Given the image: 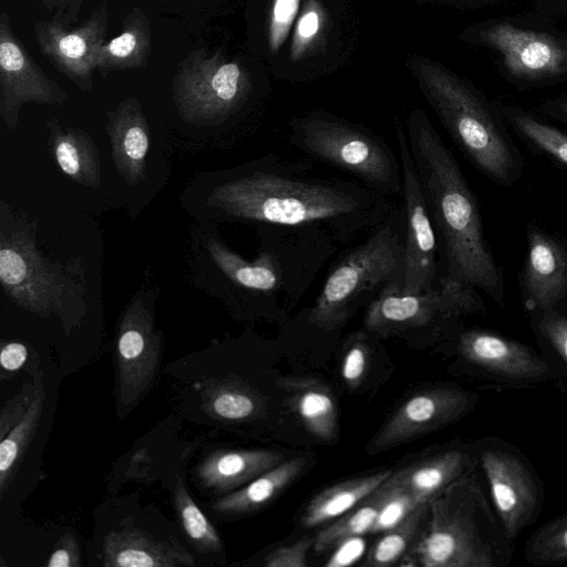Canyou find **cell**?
<instances>
[{
    "mask_svg": "<svg viewBox=\"0 0 567 567\" xmlns=\"http://www.w3.org/2000/svg\"><path fill=\"white\" fill-rule=\"evenodd\" d=\"M312 164L269 153L219 184L209 202L231 219L319 230L338 245L368 234L396 205L354 179L318 175Z\"/></svg>",
    "mask_w": 567,
    "mask_h": 567,
    "instance_id": "obj_1",
    "label": "cell"
},
{
    "mask_svg": "<svg viewBox=\"0 0 567 567\" xmlns=\"http://www.w3.org/2000/svg\"><path fill=\"white\" fill-rule=\"evenodd\" d=\"M403 125L439 238L441 278L481 289L504 307L503 271L486 244L476 198L456 158L422 110L410 112Z\"/></svg>",
    "mask_w": 567,
    "mask_h": 567,
    "instance_id": "obj_2",
    "label": "cell"
},
{
    "mask_svg": "<svg viewBox=\"0 0 567 567\" xmlns=\"http://www.w3.org/2000/svg\"><path fill=\"white\" fill-rule=\"evenodd\" d=\"M259 249L246 260L210 239L208 251L220 272L257 313L280 317L310 289L338 244L319 230L258 226Z\"/></svg>",
    "mask_w": 567,
    "mask_h": 567,
    "instance_id": "obj_3",
    "label": "cell"
},
{
    "mask_svg": "<svg viewBox=\"0 0 567 567\" xmlns=\"http://www.w3.org/2000/svg\"><path fill=\"white\" fill-rule=\"evenodd\" d=\"M477 465L430 502L425 525L401 559L404 566L507 567L514 543L487 499Z\"/></svg>",
    "mask_w": 567,
    "mask_h": 567,
    "instance_id": "obj_4",
    "label": "cell"
},
{
    "mask_svg": "<svg viewBox=\"0 0 567 567\" xmlns=\"http://www.w3.org/2000/svg\"><path fill=\"white\" fill-rule=\"evenodd\" d=\"M409 64L427 103L472 164L498 185L514 184L523 169L522 157L488 103L431 59L413 56Z\"/></svg>",
    "mask_w": 567,
    "mask_h": 567,
    "instance_id": "obj_5",
    "label": "cell"
},
{
    "mask_svg": "<svg viewBox=\"0 0 567 567\" xmlns=\"http://www.w3.org/2000/svg\"><path fill=\"white\" fill-rule=\"evenodd\" d=\"M403 239V209L395 205L361 243L334 260L315 301L302 310L303 326L334 333L390 284L401 287Z\"/></svg>",
    "mask_w": 567,
    "mask_h": 567,
    "instance_id": "obj_6",
    "label": "cell"
},
{
    "mask_svg": "<svg viewBox=\"0 0 567 567\" xmlns=\"http://www.w3.org/2000/svg\"><path fill=\"white\" fill-rule=\"evenodd\" d=\"M288 127L290 145L307 158L351 175L381 195H401L399 153L371 130L322 111L295 117Z\"/></svg>",
    "mask_w": 567,
    "mask_h": 567,
    "instance_id": "obj_7",
    "label": "cell"
},
{
    "mask_svg": "<svg viewBox=\"0 0 567 567\" xmlns=\"http://www.w3.org/2000/svg\"><path fill=\"white\" fill-rule=\"evenodd\" d=\"M486 311L475 288L441 278L424 291L404 292L390 284L365 308L363 329L375 336L435 334L462 318Z\"/></svg>",
    "mask_w": 567,
    "mask_h": 567,
    "instance_id": "obj_8",
    "label": "cell"
},
{
    "mask_svg": "<svg viewBox=\"0 0 567 567\" xmlns=\"http://www.w3.org/2000/svg\"><path fill=\"white\" fill-rule=\"evenodd\" d=\"M172 85L176 109L185 121L217 124L244 106L251 82L238 62L220 51L198 49L177 66Z\"/></svg>",
    "mask_w": 567,
    "mask_h": 567,
    "instance_id": "obj_9",
    "label": "cell"
},
{
    "mask_svg": "<svg viewBox=\"0 0 567 567\" xmlns=\"http://www.w3.org/2000/svg\"><path fill=\"white\" fill-rule=\"evenodd\" d=\"M494 511L511 542L536 522L544 503L542 480L515 445L499 437L480 440L475 447Z\"/></svg>",
    "mask_w": 567,
    "mask_h": 567,
    "instance_id": "obj_10",
    "label": "cell"
},
{
    "mask_svg": "<svg viewBox=\"0 0 567 567\" xmlns=\"http://www.w3.org/2000/svg\"><path fill=\"white\" fill-rule=\"evenodd\" d=\"M395 136L402 167L400 196L404 215L400 289L404 292H420L435 287L441 280L440 244L411 155L404 125L400 121L395 123Z\"/></svg>",
    "mask_w": 567,
    "mask_h": 567,
    "instance_id": "obj_11",
    "label": "cell"
},
{
    "mask_svg": "<svg viewBox=\"0 0 567 567\" xmlns=\"http://www.w3.org/2000/svg\"><path fill=\"white\" fill-rule=\"evenodd\" d=\"M455 349L458 358L492 386L522 389L557 382L553 367L542 353L488 329L460 331Z\"/></svg>",
    "mask_w": 567,
    "mask_h": 567,
    "instance_id": "obj_12",
    "label": "cell"
},
{
    "mask_svg": "<svg viewBox=\"0 0 567 567\" xmlns=\"http://www.w3.org/2000/svg\"><path fill=\"white\" fill-rule=\"evenodd\" d=\"M109 29V1L103 0L79 27H65L50 19L33 25L41 54L80 90L93 87L99 50Z\"/></svg>",
    "mask_w": 567,
    "mask_h": 567,
    "instance_id": "obj_13",
    "label": "cell"
},
{
    "mask_svg": "<svg viewBox=\"0 0 567 567\" xmlns=\"http://www.w3.org/2000/svg\"><path fill=\"white\" fill-rule=\"evenodd\" d=\"M68 93L32 59L14 34L9 16L0 14V113L10 130L18 124L23 105H63Z\"/></svg>",
    "mask_w": 567,
    "mask_h": 567,
    "instance_id": "obj_14",
    "label": "cell"
},
{
    "mask_svg": "<svg viewBox=\"0 0 567 567\" xmlns=\"http://www.w3.org/2000/svg\"><path fill=\"white\" fill-rule=\"evenodd\" d=\"M478 396L460 388H434L409 398L372 437L368 452L380 453L446 426L468 413Z\"/></svg>",
    "mask_w": 567,
    "mask_h": 567,
    "instance_id": "obj_15",
    "label": "cell"
},
{
    "mask_svg": "<svg viewBox=\"0 0 567 567\" xmlns=\"http://www.w3.org/2000/svg\"><path fill=\"white\" fill-rule=\"evenodd\" d=\"M0 279L7 293L19 305L40 313H49L59 303L64 280L22 234L6 237L0 249Z\"/></svg>",
    "mask_w": 567,
    "mask_h": 567,
    "instance_id": "obj_16",
    "label": "cell"
},
{
    "mask_svg": "<svg viewBox=\"0 0 567 567\" xmlns=\"http://www.w3.org/2000/svg\"><path fill=\"white\" fill-rule=\"evenodd\" d=\"M161 355L159 337L152 318L141 306L131 307L123 318L116 341L118 406H134L151 386Z\"/></svg>",
    "mask_w": 567,
    "mask_h": 567,
    "instance_id": "obj_17",
    "label": "cell"
},
{
    "mask_svg": "<svg viewBox=\"0 0 567 567\" xmlns=\"http://www.w3.org/2000/svg\"><path fill=\"white\" fill-rule=\"evenodd\" d=\"M482 39L499 52L504 65L517 79H546L567 69V47L550 34L504 22L484 30Z\"/></svg>",
    "mask_w": 567,
    "mask_h": 567,
    "instance_id": "obj_18",
    "label": "cell"
},
{
    "mask_svg": "<svg viewBox=\"0 0 567 567\" xmlns=\"http://www.w3.org/2000/svg\"><path fill=\"white\" fill-rule=\"evenodd\" d=\"M522 282L530 312L560 308L567 301V248L535 225L527 233Z\"/></svg>",
    "mask_w": 567,
    "mask_h": 567,
    "instance_id": "obj_19",
    "label": "cell"
},
{
    "mask_svg": "<svg viewBox=\"0 0 567 567\" xmlns=\"http://www.w3.org/2000/svg\"><path fill=\"white\" fill-rule=\"evenodd\" d=\"M102 565L109 567H190L194 557L174 540L154 537L140 528L112 532L102 547Z\"/></svg>",
    "mask_w": 567,
    "mask_h": 567,
    "instance_id": "obj_20",
    "label": "cell"
},
{
    "mask_svg": "<svg viewBox=\"0 0 567 567\" xmlns=\"http://www.w3.org/2000/svg\"><path fill=\"white\" fill-rule=\"evenodd\" d=\"M284 461L271 450H221L208 454L197 466L203 487L226 492L240 487Z\"/></svg>",
    "mask_w": 567,
    "mask_h": 567,
    "instance_id": "obj_21",
    "label": "cell"
},
{
    "mask_svg": "<svg viewBox=\"0 0 567 567\" xmlns=\"http://www.w3.org/2000/svg\"><path fill=\"white\" fill-rule=\"evenodd\" d=\"M477 465L474 450L451 449L421 463L393 472L386 483L430 502L452 482Z\"/></svg>",
    "mask_w": 567,
    "mask_h": 567,
    "instance_id": "obj_22",
    "label": "cell"
},
{
    "mask_svg": "<svg viewBox=\"0 0 567 567\" xmlns=\"http://www.w3.org/2000/svg\"><path fill=\"white\" fill-rule=\"evenodd\" d=\"M109 132L118 169L126 179L138 182L143 177L150 137L147 122L136 99L127 97L110 112Z\"/></svg>",
    "mask_w": 567,
    "mask_h": 567,
    "instance_id": "obj_23",
    "label": "cell"
},
{
    "mask_svg": "<svg viewBox=\"0 0 567 567\" xmlns=\"http://www.w3.org/2000/svg\"><path fill=\"white\" fill-rule=\"evenodd\" d=\"M151 50L150 19L141 8L135 7L123 18L120 33L102 43L96 71L105 76L111 72L144 69L148 64Z\"/></svg>",
    "mask_w": 567,
    "mask_h": 567,
    "instance_id": "obj_24",
    "label": "cell"
},
{
    "mask_svg": "<svg viewBox=\"0 0 567 567\" xmlns=\"http://www.w3.org/2000/svg\"><path fill=\"white\" fill-rule=\"evenodd\" d=\"M277 384L290 393V404L306 429L321 441L338 434V413L331 391L309 378H286Z\"/></svg>",
    "mask_w": 567,
    "mask_h": 567,
    "instance_id": "obj_25",
    "label": "cell"
},
{
    "mask_svg": "<svg viewBox=\"0 0 567 567\" xmlns=\"http://www.w3.org/2000/svg\"><path fill=\"white\" fill-rule=\"evenodd\" d=\"M307 463L306 456L282 461L241 488L217 499L212 508L217 513L229 515L256 511L290 485L301 474Z\"/></svg>",
    "mask_w": 567,
    "mask_h": 567,
    "instance_id": "obj_26",
    "label": "cell"
},
{
    "mask_svg": "<svg viewBox=\"0 0 567 567\" xmlns=\"http://www.w3.org/2000/svg\"><path fill=\"white\" fill-rule=\"evenodd\" d=\"M390 470L347 480L312 497L302 512V527L311 528L348 513L379 488L392 474Z\"/></svg>",
    "mask_w": 567,
    "mask_h": 567,
    "instance_id": "obj_27",
    "label": "cell"
},
{
    "mask_svg": "<svg viewBox=\"0 0 567 567\" xmlns=\"http://www.w3.org/2000/svg\"><path fill=\"white\" fill-rule=\"evenodd\" d=\"M34 396L32 403L22 417L0 443V492L4 493L12 472L28 447L41 417L45 391L42 383L41 371L34 373Z\"/></svg>",
    "mask_w": 567,
    "mask_h": 567,
    "instance_id": "obj_28",
    "label": "cell"
},
{
    "mask_svg": "<svg viewBox=\"0 0 567 567\" xmlns=\"http://www.w3.org/2000/svg\"><path fill=\"white\" fill-rule=\"evenodd\" d=\"M430 502L423 503L400 524L382 533V536L371 546L363 564L383 567L401 560L415 543L425 525Z\"/></svg>",
    "mask_w": 567,
    "mask_h": 567,
    "instance_id": "obj_29",
    "label": "cell"
},
{
    "mask_svg": "<svg viewBox=\"0 0 567 567\" xmlns=\"http://www.w3.org/2000/svg\"><path fill=\"white\" fill-rule=\"evenodd\" d=\"M532 329L557 382L567 386V308L532 312Z\"/></svg>",
    "mask_w": 567,
    "mask_h": 567,
    "instance_id": "obj_30",
    "label": "cell"
},
{
    "mask_svg": "<svg viewBox=\"0 0 567 567\" xmlns=\"http://www.w3.org/2000/svg\"><path fill=\"white\" fill-rule=\"evenodd\" d=\"M204 408L220 420L245 421L261 412L262 401L237 381H219L206 389Z\"/></svg>",
    "mask_w": 567,
    "mask_h": 567,
    "instance_id": "obj_31",
    "label": "cell"
},
{
    "mask_svg": "<svg viewBox=\"0 0 567 567\" xmlns=\"http://www.w3.org/2000/svg\"><path fill=\"white\" fill-rule=\"evenodd\" d=\"M54 142V156L63 173L87 185L99 183V162L84 133L58 128Z\"/></svg>",
    "mask_w": 567,
    "mask_h": 567,
    "instance_id": "obj_32",
    "label": "cell"
},
{
    "mask_svg": "<svg viewBox=\"0 0 567 567\" xmlns=\"http://www.w3.org/2000/svg\"><path fill=\"white\" fill-rule=\"evenodd\" d=\"M383 498L384 492L380 486L351 511L341 515L333 524L321 529L315 537L316 551H324L348 538L370 533Z\"/></svg>",
    "mask_w": 567,
    "mask_h": 567,
    "instance_id": "obj_33",
    "label": "cell"
},
{
    "mask_svg": "<svg viewBox=\"0 0 567 567\" xmlns=\"http://www.w3.org/2000/svg\"><path fill=\"white\" fill-rule=\"evenodd\" d=\"M523 555L525 560L535 567L567 563V513L537 528L526 540Z\"/></svg>",
    "mask_w": 567,
    "mask_h": 567,
    "instance_id": "obj_34",
    "label": "cell"
},
{
    "mask_svg": "<svg viewBox=\"0 0 567 567\" xmlns=\"http://www.w3.org/2000/svg\"><path fill=\"white\" fill-rule=\"evenodd\" d=\"M174 504L185 535L199 551L219 553L223 549L220 537L188 494L183 482L176 484Z\"/></svg>",
    "mask_w": 567,
    "mask_h": 567,
    "instance_id": "obj_35",
    "label": "cell"
},
{
    "mask_svg": "<svg viewBox=\"0 0 567 567\" xmlns=\"http://www.w3.org/2000/svg\"><path fill=\"white\" fill-rule=\"evenodd\" d=\"M507 117L530 145L567 166V134L524 112L509 111Z\"/></svg>",
    "mask_w": 567,
    "mask_h": 567,
    "instance_id": "obj_36",
    "label": "cell"
},
{
    "mask_svg": "<svg viewBox=\"0 0 567 567\" xmlns=\"http://www.w3.org/2000/svg\"><path fill=\"white\" fill-rule=\"evenodd\" d=\"M381 487L384 498L370 530L371 534L384 533L393 528L415 508L426 503L406 489L388 484L386 481Z\"/></svg>",
    "mask_w": 567,
    "mask_h": 567,
    "instance_id": "obj_37",
    "label": "cell"
},
{
    "mask_svg": "<svg viewBox=\"0 0 567 567\" xmlns=\"http://www.w3.org/2000/svg\"><path fill=\"white\" fill-rule=\"evenodd\" d=\"M326 23V11L319 0H307L295 24L290 55L299 60L318 40Z\"/></svg>",
    "mask_w": 567,
    "mask_h": 567,
    "instance_id": "obj_38",
    "label": "cell"
},
{
    "mask_svg": "<svg viewBox=\"0 0 567 567\" xmlns=\"http://www.w3.org/2000/svg\"><path fill=\"white\" fill-rule=\"evenodd\" d=\"M369 331L353 333L346 343L341 375L350 389H355L362 382L370 358Z\"/></svg>",
    "mask_w": 567,
    "mask_h": 567,
    "instance_id": "obj_39",
    "label": "cell"
},
{
    "mask_svg": "<svg viewBox=\"0 0 567 567\" xmlns=\"http://www.w3.org/2000/svg\"><path fill=\"white\" fill-rule=\"evenodd\" d=\"M300 0H274L268 24V45L278 51L286 41L299 11Z\"/></svg>",
    "mask_w": 567,
    "mask_h": 567,
    "instance_id": "obj_40",
    "label": "cell"
},
{
    "mask_svg": "<svg viewBox=\"0 0 567 567\" xmlns=\"http://www.w3.org/2000/svg\"><path fill=\"white\" fill-rule=\"evenodd\" d=\"M315 538L303 536L292 544L281 546L271 551L265 559L267 567H306L307 553Z\"/></svg>",
    "mask_w": 567,
    "mask_h": 567,
    "instance_id": "obj_41",
    "label": "cell"
},
{
    "mask_svg": "<svg viewBox=\"0 0 567 567\" xmlns=\"http://www.w3.org/2000/svg\"><path fill=\"white\" fill-rule=\"evenodd\" d=\"M34 392V382L33 384L25 383L21 391L10 401H8L7 404L2 408L0 414L1 439H3L8 432L25 415L32 403Z\"/></svg>",
    "mask_w": 567,
    "mask_h": 567,
    "instance_id": "obj_42",
    "label": "cell"
},
{
    "mask_svg": "<svg viewBox=\"0 0 567 567\" xmlns=\"http://www.w3.org/2000/svg\"><path fill=\"white\" fill-rule=\"evenodd\" d=\"M80 564L79 546L74 536L64 534L49 557V567H76Z\"/></svg>",
    "mask_w": 567,
    "mask_h": 567,
    "instance_id": "obj_43",
    "label": "cell"
},
{
    "mask_svg": "<svg viewBox=\"0 0 567 567\" xmlns=\"http://www.w3.org/2000/svg\"><path fill=\"white\" fill-rule=\"evenodd\" d=\"M334 555L331 556L326 566H346L354 563L364 550V543L361 536L348 538L340 544Z\"/></svg>",
    "mask_w": 567,
    "mask_h": 567,
    "instance_id": "obj_44",
    "label": "cell"
},
{
    "mask_svg": "<svg viewBox=\"0 0 567 567\" xmlns=\"http://www.w3.org/2000/svg\"><path fill=\"white\" fill-rule=\"evenodd\" d=\"M28 349L21 342H9L2 346L0 364L4 371L19 370L27 361Z\"/></svg>",
    "mask_w": 567,
    "mask_h": 567,
    "instance_id": "obj_45",
    "label": "cell"
},
{
    "mask_svg": "<svg viewBox=\"0 0 567 567\" xmlns=\"http://www.w3.org/2000/svg\"><path fill=\"white\" fill-rule=\"evenodd\" d=\"M84 1L85 0H62L52 19L65 27H71V24L78 21Z\"/></svg>",
    "mask_w": 567,
    "mask_h": 567,
    "instance_id": "obj_46",
    "label": "cell"
},
{
    "mask_svg": "<svg viewBox=\"0 0 567 567\" xmlns=\"http://www.w3.org/2000/svg\"><path fill=\"white\" fill-rule=\"evenodd\" d=\"M555 110L559 116L567 120V100L559 102Z\"/></svg>",
    "mask_w": 567,
    "mask_h": 567,
    "instance_id": "obj_47",
    "label": "cell"
},
{
    "mask_svg": "<svg viewBox=\"0 0 567 567\" xmlns=\"http://www.w3.org/2000/svg\"><path fill=\"white\" fill-rule=\"evenodd\" d=\"M61 1L62 0H42V3L48 10H56L61 4Z\"/></svg>",
    "mask_w": 567,
    "mask_h": 567,
    "instance_id": "obj_48",
    "label": "cell"
}]
</instances>
